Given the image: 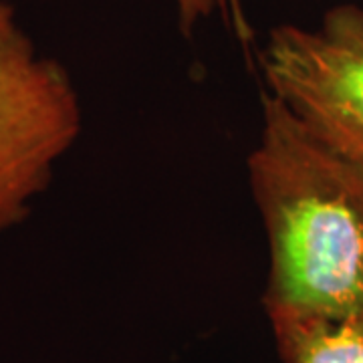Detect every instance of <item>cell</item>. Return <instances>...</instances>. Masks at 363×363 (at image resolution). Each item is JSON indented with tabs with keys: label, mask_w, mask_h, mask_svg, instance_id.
<instances>
[{
	"label": "cell",
	"mask_w": 363,
	"mask_h": 363,
	"mask_svg": "<svg viewBox=\"0 0 363 363\" xmlns=\"http://www.w3.org/2000/svg\"><path fill=\"white\" fill-rule=\"evenodd\" d=\"M248 184L269 242L267 313L363 317V166L305 130L269 91Z\"/></svg>",
	"instance_id": "1"
},
{
	"label": "cell",
	"mask_w": 363,
	"mask_h": 363,
	"mask_svg": "<svg viewBox=\"0 0 363 363\" xmlns=\"http://www.w3.org/2000/svg\"><path fill=\"white\" fill-rule=\"evenodd\" d=\"M83 130L67 69L35 49L0 0V233L26 220Z\"/></svg>",
	"instance_id": "2"
},
{
	"label": "cell",
	"mask_w": 363,
	"mask_h": 363,
	"mask_svg": "<svg viewBox=\"0 0 363 363\" xmlns=\"http://www.w3.org/2000/svg\"><path fill=\"white\" fill-rule=\"evenodd\" d=\"M259 67L305 130L363 166V6L337 4L317 28L272 26Z\"/></svg>",
	"instance_id": "3"
},
{
	"label": "cell",
	"mask_w": 363,
	"mask_h": 363,
	"mask_svg": "<svg viewBox=\"0 0 363 363\" xmlns=\"http://www.w3.org/2000/svg\"><path fill=\"white\" fill-rule=\"evenodd\" d=\"M267 315L281 363H363V317Z\"/></svg>",
	"instance_id": "4"
},
{
	"label": "cell",
	"mask_w": 363,
	"mask_h": 363,
	"mask_svg": "<svg viewBox=\"0 0 363 363\" xmlns=\"http://www.w3.org/2000/svg\"><path fill=\"white\" fill-rule=\"evenodd\" d=\"M178 9V21L186 35H192L196 25L218 11V0H174Z\"/></svg>",
	"instance_id": "5"
},
{
	"label": "cell",
	"mask_w": 363,
	"mask_h": 363,
	"mask_svg": "<svg viewBox=\"0 0 363 363\" xmlns=\"http://www.w3.org/2000/svg\"><path fill=\"white\" fill-rule=\"evenodd\" d=\"M218 11L222 18L230 25L234 35L240 39L242 45H248L252 39V30L248 25L245 11H242V0H218Z\"/></svg>",
	"instance_id": "6"
}]
</instances>
